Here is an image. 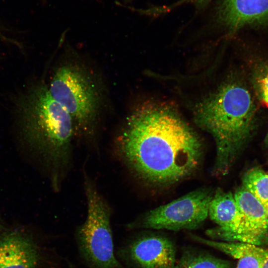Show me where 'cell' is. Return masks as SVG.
Masks as SVG:
<instances>
[{"label": "cell", "mask_w": 268, "mask_h": 268, "mask_svg": "<svg viewBox=\"0 0 268 268\" xmlns=\"http://www.w3.org/2000/svg\"><path fill=\"white\" fill-rule=\"evenodd\" d=\"M119 152L140 179L158 186L174 184L198 167L201 140L173 111L147 105L128 118L118 140Z\"/></svg>", "instance_id": "1"}, {"label": "cell", "mask_w": 268, "mask_h": 268, "mask_svg": "<svg viewBox=\"0 0 268 268\" xmlns=\"http://www.w3.org/2000/svg\"><path fill=\"white\" fill-rule=\"evenodd\" d=\"M18 117L22 139L48 168L52 186L58 190L71 159L75 132L71 117L43 84L22 98Z\"/></svg>", "instance_id": "2"}, {"label": "cell", "mask_w": 268, "mask_h": 268, "mask_svg": "<svg viewBox=\"0 0 268 268\" xmlns=\"http://www.w3.org/2000/svg\"><path fill=\"white\" fill-rule=\"evenodd\" d=\"M255 113L251 95L235 83L221 86L196 107L195 121L209 133L216 147L212 173L226 174L250 131Z\"/></svg>", "instance_id": "3"}, {"label": "cell", "mask_w": 268, "mask_h": 268, "mask_svg": "<svg viewBox=\"0 0 268 268\" xmlns=\"http://www.w3.org/2000/svg\"><path fill=\"white\" fill-rule=\"evenodd\" d=\"M48 90L71 117L75 133H93L102 103L99 85L82 66L67 63L56 70Z\"/></svg>", "instance_id": "4"}, {"label": "cell", "mask_w": 268, "mask_h": 268, "mask_svg": "<svg viewBox=\"0 0 268 268\" xmlns=\"http://www.w3.org/2000/svg\"><path fill=\"white\" fill-rule=\"evenodd\" d=\"M84 186L87 215L75 232L79 254L90 268H124L114 254L111 208L88 177Z\"/></svg>", "instance_id": "5"}, {"label": "cell", "mask_w": 268, "mask_h": 268, "mask_svg": "<svg viewBox=\"0 0 268 268\" xmlns=\"http://www.w3.org/2000/svg\"><path fill=\"white\" fill-rule=\"evenodd\" d=\"M213 193L210 189H198L148 211L126 228L180 230L193 229L208 216Z\"/></svg>", "instance_id": "6"}, {"label": "cell", "mask_w": 268, "mask_h": 268, "mask_svg": "<svg viewBox=\"0 0 268 268\" xmlns=\"http://www.w3.org/2000/svg\"><path fill=\"white\" fill-rule=\"evenodd\" d=\"M118 257L134 268H173L176 250L168 238L155 235H141L127 242Z\"/></svg>", "instance_id": "7"}, {"label": "cell", "mask_w": 268, "mask_h": 268, "mask_svg": "<svg viewBox=\"0 0 268 268\" xmlns=\"http://www.w3.org/2000/svg\"><path fill=\"white\" fill-rule=\"evenodd\" d=\"M208 216L218 225L207 231L211 237L226 242L249 243L243 218L232 193L217 189L209 205Z\"/></svg>", "instance_id": "8"}, {"label": "cell", "mask_w": 268, "mask_h": 268, "mask_svg": "<svg viewBox=\"0 0 268 268\" xmlns=\"http://www.w3.org/2000/svg\"><path fill=\"white\" fill-rule=\"evenodd\" d=\"M41 250L29 234L18 229L0 236V268H39Z\"/></svg>", "instance_id": "9"}, {"label": "cell", "mask_w": 268, "mask_h": 268, "mask_svg": "<svg viewBox=\"0 0 268 268\" xmlns=\"http://www.w3.org/2000/svg\"><path fill=\"white\" fill-rule=\"evenodd\" d=\"M217 11L219 22L233 32L249 24L268 23V0H221Z\"/></svg>", "instance_id": "10"}, {"label": "cell", "mask_w": 268, "mask_h": 268, "mask_svg": "<svg viewBox=\"0 0 268 268\" xmlns=\"http://www.w3.org/2000/svg\"><path fill=\"white\" fill-rule=\"evenodd\" d=\"M242 215L249 243L257 246L268 237V214L261 202L243 187L234 194Z\"/></svg>", "instance_id": "11"}, {"label": "cell", "mask_w": 268, "mask_h": 268, "mask_svg": "<svg viewBox=\"0 0 268 268\" xmlns=\"http://www.w3.org/2000/svg\"><path fill=\"white\" fill-rule=\"evenodd\" d=\"M215 248L238 260L236 268H262L267 250L240 242L219 241Z\"/></svg>", "instance_id": "12"}, {"label": "cell", "mask_w": 268, "mask_h": 268, "mask_svg": "<svg viewBox=\"0 0 268 268\" xmlns=\"http://www.w3.org/2000/svg\"><path fill=\"white\" fill-rule=\"evenodd\" d=\"M242 187L261 202L268 214V174L259 168L251 169L243 177Z\"/></svg>", "instance_id": "13"}, {"label": "cell", "mask_w": 268, "mask_h": 268, "mask_svg": "<svg viewBox=\"0 0 268 268\" xmlns=\"http://www.w3.org/2000/svg\"><path fill=\"white\" fill-rule=\"evenodd\" d=\"M173 268H231V264L207 254L190 252L184 255Z\"/></svg>", "instance_id": "14"}, {"label": "cell", "mask_w": 268, "mask_h": 268, "mask_svg": "<svg viewBox=\"0 0 268 268\" xmlns=\"http://www.w3.org/2000/svg\"><path fill=\"white\" fill-rule=\"evenodd\" d=\"M260 91L262 101L268 106V74L260 81Z\"/></svg>", "instance_id": "15"}, {"label": "cell", "mask_w": 268, "mask_h": 268, "mask_svg": "<svg viewBox=\"0 0 268 268\" xmlns=\"http://www.w3.org/2000/svg\"><path fill=\"white\" fill-rule=\"evenodd\" d=\"M211 0H183V1L193 2L198 6H203L208 3Z\"/></svg>", "instance_id": "16"}, {"label": "cell", "mask_w": 268, "mask_h": 268, "mask_svg": "<svg viewBox=\"0 0 268 268\" xmlns=\"http://www.w3.org/2000/svg\"><path fill=\"white\" fill-rule=\"evenodd\" d=\"M262 268H268V251L266 253Z\"/></svg>", "instance_id": "17"}, {"label": "cell", "mask_w": 268, "mask_h": 268, "mask_svg": "<svg viewBox=\"0 0 268 268\" xmlns=\"http://www.w3.org/2000/svg\"><path fill=\"white\" fill-rule=\"evenodd\" d=\"M265 142L267 145H268V132L266 135V138H265Z\"/></svg>", "instance_id": "18"}, {"label": "cell", "mask_w": 268, "mask_h": 268, "mask_svg": "<svg viewBox=\"0 0 268 268\" xmlns=\"http://www.w3.org/2000/svg\"><path fill=\"white\" fill-rule=\"evenodd\" d=\"M68 268H75L72 265V264L69 263L68 264Z\"/></svg>", "instance_id": "19"}, {"label": "cell", "mask_w": 268, "mask_h": 268, "mask_svg": "<svg viewBox=\"0 0 268 268\" xmlns=\"http://www.w3.org/2000/svg\"><path fill=\"white\" fill-rule=\"evenodd\" d=\"M2 228V226L1 225V221L0 220V230H1Z\"/></svg>", "instance_id": "20"}]
</instances>
